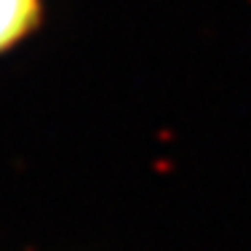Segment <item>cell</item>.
Masks as SVG:
<instances>
[{
    "mask_svg": "<svg viewBox=\"0 0 251 251\" xmlns=\"http://www.w3.org/2000/svg\"><path fill=\"white\" fill-rule=\"evenodd\" d=\"M43 0H0V53L11 51L38 29Z\"/></svg>",
    "mask_w": 251,
    "mask_h": 251,
    "instance_id": "6da1fadb",
    "label": "cell"
}]
</instances>
